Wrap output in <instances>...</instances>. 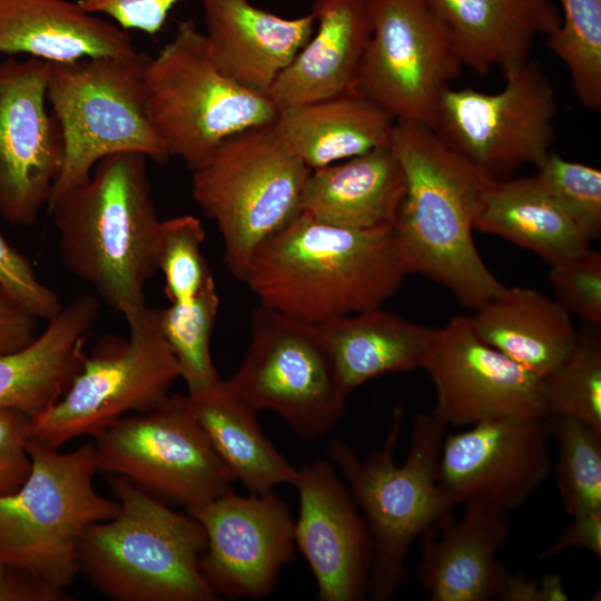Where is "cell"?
<instances>
[{
    "instance_id": "6da1fadb",
    "label": "cell",
    "mask_w": 601,
    "mask_h": 601,
    "mask_svg": "<svg viewBox=\"0 0 601 601\" xmlns=\"http://www.w3.org/2000/svg\"><path fill=\"white\" fill-rule=\"evenodd\" d=\"M407 275L393 228H345L300 213L255 250L243 282L260 305L317 325L382 307Z\"/></svg>"
},
{
    "instance_id": "7a4b0ae2",
    "label": "cell",
    "mask_w": 601,
    "mask_h": 601,
    "mask_svg": "<svg viewBox=\"0 0 601 601\" xmlns=\"http://www.w3.org/2000/svg\"><path fill=\"white\" fill-rule=\"evenodd\" d=\"M391 146L405 178L393 227L408 274L423 275L475 309L504 286L473 239L482 191L493 177L424 124L395 121Z\"/></svg>"
},
{
    "instance_id": "3957f363",
    "label": "cell",
    "mask_w": 601,
    "mask_h": 601,
    "mask_svg": "<svg viewBox=\"0 0 601 601\" xmlns=\"http://www.w3.org/2000/svg\"><path fill=\"white\" fill-rule=\"evenodd\" d=\"M146 159L132 152L107 156L48 205L63 266L125 319L147 305L145 285L157 272L161 220Z\"/></svg>"
},
{
    "instance_id": "277c9868",
    "label": "cell",
    "mask_w": 601,
    "mask_h": 601,
    "mask_svg": "<svg viewBox=\"0 0 601 601\" xmlns=\"http://www.w3.org/2000/svg\"><path fill=\"white\" fill-rule=\"evenodd\" d=\"M118 511L91 524L78 549L79 570L116 601H215L200 570L201 524L120 475H108Z\"/></svg>"
},
{
    "instance_id": "5b68a950",
    "label": "cell",
    "mask_w": 601,
    "mask_h": 601,
    "mask_svg": "<svg viewBox=\"0 0 601 601\" xmlns=\"http://www.w3.org/2000/svg\"><path fill=\"white\" fill-rule=\"evenodd\" d=\"M403 407L394 410L381 449L361 459L345 442L333 439L327 453L338 466L367 524L373 562L367 597L392 599L406 581V559L414 541L451 514L437 484V465L446 426L433 413L415 417L411 447L398 466L394 449Z\"/></svg>"
},
{
    "instance_id": "8992f818",
    "label": "cell",
    "mask_w": 601,
    "mask_h": 601,
    "mask_svg": "<svg viewBox=\"0 0 601 601\" xmlns=\"http://www.w3.org/2000/svg\"><path fill=\"white\" fill-rule=\"evenodd\" d=\"M31 470L14 492L0 494V564L65 593L79 570L85 531L118 511L97 492L95 444L60 452L29 440Z\"/></svg>"
},
{
    "instance_id": "52a82bcc",
    "label": "cell",
    "mask_w": 601,
    "mask_h": 601,
    "mask_svg": "<svg viewBox=\"0 0 601 601\" xmlns=\"http://www.w3.org/2000/svg\"><path fill=\"white\" fill-rule=\"evenodd\" d=\"M144 85L150 124L168 156L180 158L191 171L229 137L273 125L278 115L268 96L219 71L193 20L180 21L173 38L149 57Z\"/></svg>"
},
{
    "instance_id": "ba28073f",
    "label": "cell",
    "mask_w": 601,
    "mask_h": 601,
    "mask_svg": "<svg viewBox=\"0 0 601 601\" xmlns=\"http://www.w3.org/2000/svg\"><path fill=\"white\" fill-rule=\"evenodd\" d=\"M311 169L273 125L236 134L193 170L191 194L224 243V260L242 280L255 250L300 214Z\"/></svg>"
},
{
    "instance_id": "9c48e42d",
    "label": "cell",
    "mask_w": 601,
    "mask_h": 601,
    "mask_svg": "<svg viewBox=\"0 0 601 601\" xmlns=\"http://www.w3.org/2000/svg\"><path fill=\"white\" fill-rule=\"evenodd\" d=\"M148 59L137 52L51 63L47 99L61 127L65 157L47 206L87 179L107 156L132 152L157 162L169 158L146 114Z\"/></svg>"
},
{
    "instance_id": "30bf717a",
    "label": "cell",
    "mask_w": 601,
    "mask_h": 601,
    "mask_svg": "<svg viewBox=\"0 0 601 601\" xmlns=\"http://www.w3.org/2000/svg\"><path fill=\"white\" fill-rule=\"evenodd\" d=\"M128 337L102 336L85 353L63 394L31 417L30 440L52 449L97 437L130 412L162 403L180 371L159 324V308L144 306L125 319Z\"/></svg>"
},
{
    "instance_id": "8fae6325",
    "label": "cell",
    "mask_w": 601,
    "mask_h": 601,
    "mask_svg": "<svg viewBox=\"0 0 601 601\" xmlns=\"http://www.w3.org/2000/svg\"><path fill=\"white\" fill-rule=\"evenodd\" d=\"M225 383L253 412H275L308 440L337 425L348 397L317 326L260 304L247 352Z\"/></svg>"
},
{
    "instance_id": "7c38bea8",
    "label": "cell",
    "mask_w": 601,
    "mask_h": 601,
    "mask_svg": "<svg viewBox=\"0 0 601 601\" xmlns=\"http://www.w3.org/2000/svg\"><path fill=\"white\" fill-rule=\"evenodd\" d=\"M496 92L446 88L430 128L450 148L495 179L525 164L535 167L552 150L558 100L533 59L504 76Z\"/></svg>"
},
{
    "instance_id": "4fadbf2b",
    "label": "cell",
    "mask_w": 601,
    "mask_h": 601,
    "mask_svg": "<svg viewBox=\"0 0 601 601\" xmlns=\"http://www.w3.org/2000/svg\"><path fill=\"white\" fill-rule=\"evenodd\" d=\"M98 471L120 475L187 509L231 490L236 481L195 418L187 395L126 415L96 439Z\"/></svg>"
},
{
    "instance_id": "5bb4252c",
    "label": "cell",
    "mask_w": 601,
    "mask_h": 601,
    "mask_svg": "<svg viewBox=\"0 0 601 601\" xmlns=\"http://www.w3.org/2000/svg\"><path fill=\"white\" fill-rule=\"evenodd\" d=\"M371 36L351 91L395 121L430 126L442 92L463 63L425 0H368Z\"/></svg>"
},
{
    "instance_id": "9a60e30c",
    "label": "cell",
    "mask_w": 601,
    "mask_h": 601,
    "mask_svg": "<svg viewBox=\"0 0 601 601\" xmlns=\"http://www.w3.org/2000/svg\"><path fill=\"white\" fill-rule=\"evenodd\" d=\"M422 368L435 387L432 413L445 425L549 415L541 377L486 344L469 316H454L436 328Z\"/></svg>"
},
{
    "instance_id": "2e32d148",
    "label": "cell",
    "mask_w": 601,
    "mask_h": 601,
    "mask_svg": "<svg viewBox=\"0 0 601 601\" xmlns=\"http://www.w3.org/2000/svg\"><path fill=\"white\" fill-rule=\"evenodd\" d=\"M187 511L205 531L200 570L216 595H269L296 549L295 520L274 490L245 496L231 489Z\"/></svg>"
},
{
    "instance_id": "e0dca14e",
    "label": "cell",
    "mask_w": 601,
    "mask_h": 601,
    "mask_svg": "<svg viewBox=\"0 0 601 601\" xmlns=\"http://www.w3.org/2000/svg\"><path fill=\"white\" fill-rule=\"evenodd\" d=\"M51 63L9 57L0 62V214L30 225L61 171V127L47 107Z\"/></svg>"
},
{
    "instance_id": "ac0fdd59",
    "label": "cell",
    "mask_w": 601,
    "mask_h": 601,
    "mask_svg": "<svg viewBox=\"0 0 601 601\" xmlns=\"http://www.w3.org/2000/svg\"><path fill=\"white\" fill-rule=\"evenodd\" d=\"M550 440L546 417L490 420L445 435L439 487L452 508L476 501L516 509L551 472Z\"/></svg>"
},
{
    "instance_id": "d6986e66",
    "label": "cell",
    "mask_w": 601,
    "mask_h": 601,
    "mask_svg": "<svg viewBox=\"0 0 601 601\" xmlns=\"http://www.w3.org/2000/svg\"><path fill=\"white\" fill-rule=\"evenodd\" d=\"M296 546L315 577L321 601L367 597L373 545L365 519L332 461L318 459L297 471Z\"/></svg>"
},
{
    "instance_id": "ffe728a7",
    "label": "cell",
    "mask_w": 601,
    "mask_h": 601,
    "mask_svg": "<svg viewBox=\"0 0 601 601\" xmlns=\"http://www.w3.org/2000/svg\"><path fill=\"white\" fill-rule=\"evenodd\" d=\"M511 532L508 511L471 501L422 535L416 579L432 601L497 599L508 566L496 559Z\"/></svg>"
},
{
    "instance_id": "44dd1931",
    "label": "cell",
    "mask_w": 601,
    "mask_h": 601,
    "mask_svg": "<svg viewBox=\"0 0 601 601\" xmlns=\"http://www.w3.org/2000/svg\"><path fill=\"white\" fill-rule=\"evenodd\" d=\"M200 1L216 67L242 87L266 96L315 29L312 11L285 18L249 0Z\"/></svg>"
},
{
    "instance_id": "7402d4cb",
    "label": "cell",
    "mask_w": 601,
    "mask_h": 601,
    "mask_svg": "<svg viewBox=\"0 0 601 601\" xmlns=\"http://www.w3.org/2000/svg\"><path fill=\"white\" fill-rule=\"evenodd\" d=\"M445 26L463 63L480 77L524 65L535 39L560 23L552 0H425Z\"/></svg>"
},
{
    "instance_id": "603a6c76",
    "label": "cell",
    "mask_w": 601,
    "mask_h": 601,
    "mask_svg": "<svg viewBox=\"0 0 601 601\" xmlns=\"http://www.w3.org/2000/svg\"><path fill=\"white\" fill-rule=\"evenodd\" d=\"M315 29L268 92L278 110L349 92L371 36L368 0H315Z\"/></svg>"
},
{
    "instance_id": "cb8c5ba5",
    "label": "cell",
    "mask_w": 601,
    "mask_h": 601,
    "mask_svg": "<svg viewBox=\"0 0 601 601\" xmlns=\"http://www.w3.org/2000/svg\"><path fill=\"white\" fill-rule=\"evenodd\" d=\"M98 313V298L82 294L62 306L30 344L0 354V408L32 417L53 404L81 365Z\"/></svg>"
},
{
    "instance_id": "d4e9b609",
    "label": "cell",
    "mask_w": 601,
    "mask_h": 601,
    "mask_svg": "<svg viewBox=\"0 0 601 601\" xmlns=\"http://www.w3.org/2000/svg\"><path fill=\"white\" fill-rule=\"evenodd\" d=\"M138 51L127 30L70 0H0V53L50 63Z\"/></svg>"
},
{
    "instance_id": "484cf974",
    "label": "cell",
    "mask_w": 601,
    "mask_h": 601,
    "mask_svg": "<svg viewBox=\"0 0 601 601\" xmlns=\"http://www.w3.org/2000/svg\"><path fill=\"white\" fill-rule=\"evenodd\" d=\"M404 193V171L390 144L312 170L300 213L345 228H393Z\"/></svg>"
},
{
    "instance_id": "4316f807",
    "label": "cell",
    "mask_w": 601,
    "mask_h": 601,
    "mask_svg": "<svg viewBox=\"0 0 601 601\" xmlns=\"http://www.w3.org/2000/svg\"><path fill=\"white\" fill-rule=\"evenodd\" d=\"M395 119L355 92L278 110L273 128L311 170L391 144Z\"/></svg>"
},
{
    "instance_id": "83f0119b",
    "label": "cell",
    "mask_w": 601,
    "mask_h": 601,
    "mask_svg": "<svg viewBox=\"0 0 601 601\" xmlns=\"http://www.w3.org/2000/svg\"><path fill=\"white\" fill-rule=\"evenodd\" d=\"M316 326L347 395L373 378L422 367L436 334L382 307Z\"/></svg>"
},
{
    "instance_id": "f1b7e54d",
    "label": "cell",
    "mask_w": 601,
    "mask_h": 601,
    "mask_svg": "<svg viewBox=\"0 0 601 601\" xmlns=\"http://www.w3.org/2000/svg\"><path fill=\"white\" fill-rule=\"evenodd\" d=\"M474 311L476 334L539 377L565 357L578 333L556 299L533 288L506 287Z\"/></svg>"
},
{
    "instance_id": "f546056e",
    "label": "cell",
    "mask_w": 601,
    "mask_h": 601,
    "mask_svg": "<svg viewBox=\"0 0 601 601\" xmlns=\"http://www.w3.org/2000/svg\"><path fill=\"white\" fill-rule=\"evenodd\" d=\"M474 228L529 249L550 265L590 248V240L535 176L491 178L482 191Z\"/></svg>"
},
{
    "instance_id": "4dcf8cb0",
    "label": "cell",
    "mask_w": 601,
    "mask_h": 601,
    "mask_svg": "<svg viewBox=\"0 0 601 601\" xmlns=\"http://www.w3.org/2000/svg\"><path fill=\"white\" fill-rule=\"evenodd\" d=\"M189 407L213 447L249 493L293 484L297 469L264 435L256 414L228 388L225 380L187 393Z\"/></svg>"
},
{
    "instance_id": "1f68e13d",
    "label": "cell",
    "mask_w": 601,
    "mask_h": 601,
    "mask_svg": "<svg viewBox=\"0 0 601 601\" xmlns=\"http://www.w3.org/2000/svg\"><path fill=\"white\" fill-rule=\"evenodd\" d=\"M556 444V485L571 516L601 512V432L568 415L549 414Z\"/></svg>"
},
{
    "instance_id": "d6a6232c",
    "label": "cell",
    "mask_w": 601,
    "mask_h": 601,
    "mask_svg": "<svg viewBox=\"0 0 601 601\" xmlns=\"http://www.w3.org/2000/svg\"><path fill=\"white\" fill-rule=\"evenodd\" d=\"M558 28L548 47L565 66L579 102L601 109V0H560Z\"/></svg>"
},
{
    "instance_id": "836d02e7",
    "label": "cell",
    "mask_w": 601,
    "mask_h": 601,
    "mask_svg": "<svg viewBox=\"0 0 601 601\" xmlns=\"http://www.w3.org/2000/svg\"><path fill=\"white\" fill-rule=\"evenodd\" d=\"M577 333L565 357L541 377L549 414L574 417L601 432V333Z\"/></svg>"
},
{
    "instance_id": "e575fe53",
    "label": "cell",
    "mask_w": 601,
    "mask_h": 601,
    "mask_svg": "<svg viewBox=\"0 0 601 601\" xmlns=\"http://www.w3.org/2000/svg\"><path fill=\"white\" fill-rule=\"evenodd\" d=\"M219 302L214 284L188 302L159 308L162 335L176 357L188 393L201 391L220 380L210 352Z\"/></svg>"
},
{
    "instance_id": "d590c367",
    "label": "cell",
    "mask_w": 601,
    "mask_h": 601,
    "mask_svg": "<svg viewBox=\"0 0 601 601\" xmlns=\"http://www.w3.org/2000/svg\"><path fill=\"white\" fill-rule=\"evenodd\" d=\"M205 237L204 226L194 215L160 221L157 270L162 273L170 303L188 302L215 284L201 252Z\"/></svg>"
},
{
    "instance_id": "8d00e7d4",
    "label": "cell",
    "mask_w": 601,
    "mask_h": 601,
    "mask_svg": "<svg viewBox=\"0 0 601 601\" xmlns=\"http://www.w3.org/2000/svg\"><path fill=\"white\" fill-rule=\"evenodd\" d=\"M535 177L589 239L601 234V171L551 150Z\"/></svg>"
},
{
    "instance_id": "74e56055",
    "label": "cell",
    "mask_w": 601,
    "mask_h": 601,
    "mask_svg": "<svg viewBox=\"0 0 601 601\" xmlns=\"http://www.w3.org/2000/svg\"><path fill=\"white\" fill-rule=\"evenodd\" d=\"M556 302L592 326L601 325V254L587 250L551 265Z\"/></svg>"
},
{
    "instance_id": "f35d334b",
    "label": "cell",
    "mask_w": 601,
    "mask_h": 601,
    "mask_svg": "<svg viewBox=\"0 0 601 601\" xmlns=\"http://www.w3.org/2000/svg\"><path fill=\"white\" fill-rule=\"evenodd\" d=\"M0 285L37 319L50 321L62 308L53 289L38 277L30 262L0 234Z\"/></svg>"
},
{
    "instance_id": "ab89813d",
    "label": "cell",
    "mask_w": 601,
    "mask_h": 601,
    "mask_svg": "<svg viewBox=\"0 0 601 601\" xmlns=\"http://www.w3.org/2000/svg\"><path fill=\"white\" fill-rule=\"evenodd\" d=\"M30 423L22 411L0 408V494L17 491L30 473Z\"/></svg>"
},
{
    "instance_id": "60d3db41",
    "label": "cell",
    "mask_w": 601,
    "mask_h": 601,
    "mask_svg": "<svg viewBox=\"0 0 601 601\" xmlns=\"http://www.w3.org/2000/svg\"><path fill=\"white\" fill-rule=\"evenodd\" d=\"M179 0H79L91 13H102L125 30L156 36Z\"/></svg>"
},
{
    "instance_id": "b9f144b4",
    "label": "cell",
    "mask_w": 601,
    "mask_h": 601,
    "mask_svg": "<svg viewBox=\"0 0 601 601\" xmlns=\"http://www.w3.org/2000/svg\"><path fill=\"white\" fill-rule=\"evenodd\" d=\"M37 321L0 285V354L30 344L38 335Z\"/></svg>"
},
{
    "instance_id": "7bdbcfd3",
    "label": "cell",
    "mask_w": 601,
    "mask_h": 601,
    "mask_svg": "<svg viewBox=\"0 0 601 601\" xmlns=\"http://www.w3.org/2000/svg\"><path fill=\"white\" fill-rule=\"evenodd\" d=\"M582 548L601 558V512L572 516V521L541 553V559L555 556L568 549Z\"/></svg>"
},
{
    "instance_id": "ee69618b",
    "label": "cell",
    "mask_w": 601,
    "mask_h": 601,
    "mask_svg": "<svg viewBox=\"0 0 601 601\" xmlns=\"http://www.w3.org/2000/svg\"><path fill=\"white\" fill-rule=\"evenodd\" d=\"M66 593L57 592L40 581L0 564V601H60Z\"/></svg>"
},
{
    "instance_id": "f6af8a7d",
    "label": "cell",
    "mask_w": 601,
    "mask_h": 601,
    "mask_svg": "<svg viewBox=\"0 0 601 601\" xmlns=\"http://www.w3.org/2000/svg\"><path fill=\"white\" fill-rule=\"evenodd\" d=\"M500 601H540L539 581L523 572L509 573L497 595Z\"/></svg>"
},
{
    "instance_id": "bcb514c9",
    "label": "cell",
    "mask_w": 601,
    "mask_h": 601,
    "mask_svg": "<svg viewBox=\"0 0 601 601\" xmlns=\"http://www.w3.org/2000/svg\"><path fill=\"white\" fill-rule=\"evenodd\" d=\"M540 601H566L569 594L565 591L562 578L558 574H545L539 581Z\"/></svg>"
}]
</instances>
